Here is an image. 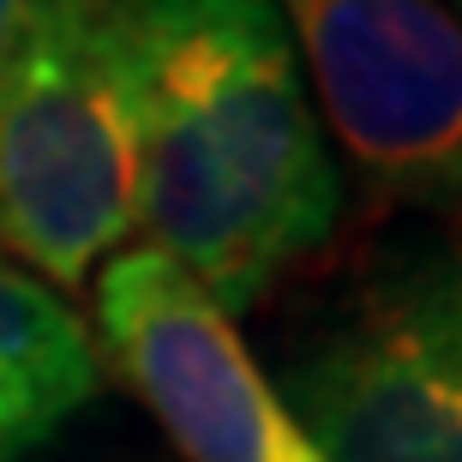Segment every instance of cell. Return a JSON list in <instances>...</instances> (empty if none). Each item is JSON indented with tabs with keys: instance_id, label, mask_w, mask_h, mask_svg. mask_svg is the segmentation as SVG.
Returning a JSON list of instances; mask_svg holds the SVG:
<instances>
[{
	"instance_id": "1",
	"label": "cell",
	"mask_w": 462,
	"mask_h": 462,
	"mask_svg": "<svg viewBox=\"0 0 462 462\" xmlns=\"http://www.w3.org/2000/svg\"><path fill=\"white\" fill-rule=\"evenodd\" d=\"M144 246L253 312L343 228V169L276 0H120Z\"/></svg>"
},
{
	"instance_id": "2",
	"label": "cell",
	"mask_w": 462,
	"mask_h": 462,
	"mask_svg": "<svg viewBox=\"0 0 462 462\" xmlns=\"http://www.w3.org/2000/svg\"><path fill=\"white\" fill-rule=\"evenodd\" d=\"M276 396L325 462H462V223L373 240L294 325Z\"/></svg>"
},
{
	"instance_id": "3",
	"label": "cell",
	"mask_w": 462,
	"mask_h": 462,
	"mask_svg": "<svg viewBox=\"0 0 462 462\" xmlns=\"http://www.w3.org/2000/svg\"><path fill=\"white\" fill-rule=\"evenodd\" d=\"M138 228L120 0H54L0 72V258L79 294Z\"/></svg>"
},
{
	"instance_id": "4",
	"label": "cell",
	"mask_w": 462,
	"mask_h": 462,
	"mask_svg": "<svg viewBox=\"0 0 462 462\" xmlns=\"http://www.w3.org/2000/svg\"><path fill=\"white\" fill-rule=\"evenodd\" d=\"M307 90L384 205L462 223V18L445 0H276Z\"/></svg>"
},
{
	"instance_id": "5",
	"label": "cell",
	"mask_w": 462,
	"mask_h": 462,
	"mask_svg": "<svg viewBox=\"0 0 462 462\" xmlns=\"http://www.w3.org/2000/svg\"><path fill=\"white\" fill-rule=\"evenodd\" d=\"M97 337L187 462H325L235 319L151 246L97 271Z\"/></svg>"
},
{
	"instance_id": "6",
	"label": "cell",
	"mask_w": 462,
	"mask_h": 462,
	"mask_svg": "<svg viewBox=\"0 0 462 462\" xmlns=\"http://www.w3.org/2000/svg\"><path fill=\"white\" fill-rule=\"evenodd\" d=\"M103 391V348L67 294L0 258V462H31Z\"/></svg>"
},
{
	"instance_id": "7",
	"label": "cell",
	"mask_w": 462,
	"mask_h": 462,
	"mask_svg": "<svg viewBox=\"0 0 462 462\" xmlns=\"http://www.w3.org/2000/svg\"><path fill=\"white\" fill-rule=\"evenodd\" d=\"M54 0H0V72L13 67V54L31 42V31L42 24Z\"/></svg>"
},
{
	"instance_id": "8",
	"label": "cell",
	"mask_w": 462,
	"mask_h": 462,
	"mask_svg": "<svg viewBox=\"0 0 462 462\" xmlns=\"http://www.w3.org/2000/svg\"><path fill=\"white\" fill-rule=\"evenodd\" d=\"M457 6H462V0H457Z\"/></svg>"
}]
</instances>
